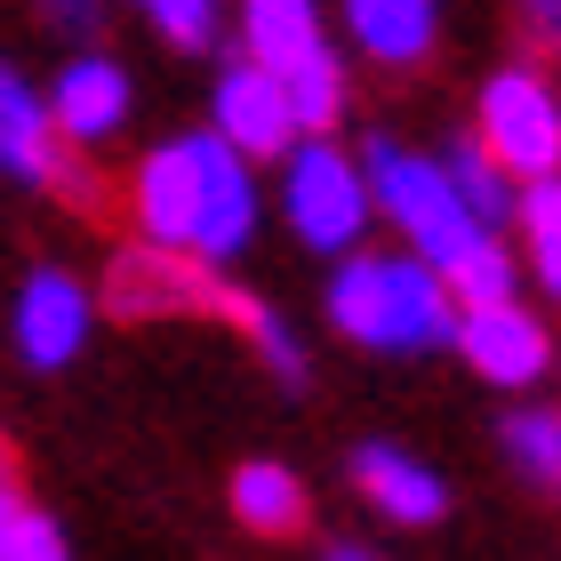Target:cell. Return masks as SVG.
Masks as SVG:
<instances>
[{"label":"cell","mask_w":561,"mask_h":561,"mask_svg":"<svg viewBox=\"0 0 561 561\" xmlns=\"http://www.w3.org/2000/svg\"><path fill=\"white\" fill-rule=\"evenodd\" d=\"M442 169H449V185H457V201H466V209L481 217V225H497V233H505V225H514V176H505L497 161H490V145H481V137H457L449 152H442Z\"/></svg>","instance_id":"19"},{"label":"cell","mask_w":561,"mask_h":561,"mask_svg":"<svg viewBox=\"0 0 561 561\" xmlns=\"http://www.w3.org/2000/svg\"><path fill=\"white\" fill-rule=\"evenodd\" d=\"M225 497H233L241 529H257V538H297V529L313 522V497H305V481H297L289 466H273V457H249Z\"/></svg>","instance_id":"15"},{"label":"cell","mask_w":561,"mask_h":561,"mask_svg":"<svg viewBox=\"0 0 561 561\" xmlns=\"http://www.w3.org/2000/svg\"><path fill=\"white\" fill-rule=\"evenodd\" d=\"M329 321H337V337L369 353H442L457 337V297L417 249L410 257L345 249L329 273Z\"/></svg>","instance_id":"2"},{"label":"cell","mask_w":561,"mask_h":561,"mask_svg":"<svg viewBox=\"0 0 561 561\" xmlns=\"http://www.w3.org/2000/svg\"><path fill=\"white\" fill-rule=\"evenodd\" d=\"M0 176L41 185V193L72 201V209H96V176L72 161V145L57 137V121H48V96L24 81L16 65H0Z\"/></svg>","instance_id":"6"},{"label":"cell","mask_w":561,"mask_h":561,"mask_svg":"<svg viewBox=\"0 0 561 561\" xmlns=\"http://www.w3.org/2000/svg\"><path fill=\"white\" fill-rule=\"evenodd\" d=\"M137 113V89L105 48H72V65L48 81V121L65 145H113Z\"/></svg>","instance_id":"10"},{"label":"cell","mask_w":561,"mask_h":561,"mask_svg":"<svg viewBox=\"0 0 561 561\" xmlns=\"http://www.w3.org/2000/svg\"><path fill=\"white\" fill-rule=\"evenodd\" d=\"M233 33H241V57L265 65V72H289V65L313 57V48H329L321 0H241Z\"/></svg>","instance_id":"14"},{"label":"cell","mask_w":561,"mask_h":561,"mask_svg":"<svg viewBox=\"0 0 561 561\" xmlns=\"http://www.w3.org/2000/svg\"><path fill=\"white\" fill-rule=\"evenodd\" d=\"M0 561H72V546H65V529L48 522L41 505H24V522H16V538H9Z\"/></svg>","instance_id":"23"},{"label":"cell","mask_w":561,"mask_h":561,"mask_svg":"<svg viewBox=\"0 0 561 561\" xmlns=\"http://www.w3.org/2000/svg\"><path fill=\"white\" fill-rule=\"evenodd\" d=\"M514 225H522L529 280L561 305V169H553V176H529V185L514 193Z\"/></svg>","instance_id":"17"},{"label":"cell","mask_w":561,"mask_h":561,"mask_svg":"<svg viewBox=\"0 0 561 561\" xmlns=\"http://www.w3.org/2000/svg\"><path fill=\"white\" fill-rule=\"evenodd\" d=\"M209 313L217 321H233L249 345H257V362L280 377V386H305V377H313V353H305V337L289 321L273 313L265 297H249V289H233V280H217V297H209Z\"/></svg>","instance_id":"16"},{"label":"cell","mask_w":561,"mask_h":561,"mask_svg":"<svg viewBox=\"0 0 561 561\" xmlns=\"http://www.w3.org/2000/svg\"><path fill=\"white\" fill-rule=\"evenodd\" d=\"M129 217L137 241L193 249V257L225 265L257 233V161L233 152L217 129H185L129 169Z\"/></svg>","instance_id":"1"},{"label":"cell","mask_w":561,"mask_h":561,"mask_svg":"<svg viewBox=\"0 0 561 561\" xmlns=\"http://www.w3.org/2000/svg\"><path fill=\"white\" fill-rule=\"evenodd\" d=\"M362 176H369V209L386 217L442 280L497 233V225H481L466 201H457V185H449L442 161H425V152L393 145V137H369V145H362Z\"/></svg>","instance_id":"3"},{"label":"cell","mask_w":561,"mask_h":561,"mask_svg":"<svg viewBox=\"0 0 561 561\" xmlns=\"http://www.w3.org/2000/svg\"><path fill=\"white\" fill-rule=\"evenodd\" d=\"M505 457H514L522 481L561 497V410H514L505 417Z\"/></svg>","instance_id":"20"},{"label":"cell","mask_w":561,"mask_h":561,"mask_svg":"<svg viewBox=\"0 0 561 561\" xmlns=\"http://www.w3.org/2000/svg\"><path fill=\"white\" fill-rule=\"evenodd\" d=\"M345 473H353V490H362V497H369L386 522H401V529H425V522H442V514H449L442 473H433L425 457L393 449V442H362Z\"/></svg>","instance_id":"12"},{"label":"cell","mask_w":561,"mask_h":561,"mask_svg":"<svg viewBox=\"0 0 561 561\" xmlns=\"http://www.w3.org/2000/svg\"><path fill=\"white\" fill-rule=\"evenodd\" d=\"M457 353H466L473 377H490V386H538L546 362H553V337L546 321L529 313L522 297H490V305H457Z\"/></svg>","instance_id":"9"},{"label":"cell","mask_w":561,"mask_h":561,"mask_svg":"<svg viewBox=\"0 0 561 561\" xmlns=\"http://www.w3.org/2000/svg\"><path fill=\"white\" fill-rule=\"evenodd\" d=\"M16 522H24V490H16V481H0V553H9Z\"/></svg>","instance_id":"26"},{"label":"cell","mask_w":561,"mask_h":561,"mask_svg":"<svg viewBox=\"0 0 561 561\" xmlns=\"http://www.w3.org/2000/svg\"><path fill=\"white\" fill-rule=\"evenodd\" d=\"M473 137L490 145V161L529 185V176H553L561 169V96L538 65H505L481 81V113H473Z\"/></svg>","instance_id":"5"},{"label":"cell","mask_w":561,"mask_h":561,"mask_svg":"<svg viewBox=\"0 0 561 561\" xmlns=\"http://www.w3.org/2000/svg\"><path fill=\"white\" fill-rule=\"evenodd\" d=\"M273 81H280V96H289L297 137H337V121H345V65H337V48H313L305 65L273 72Z\"/></svg>","instance_id":"18"},{"label":"cell","mask_w":561,"mask_h":561,"mask_svg":"<svg viewBox=\"0 0 561 561\" xmlns=\"http://www.w3.org/2000/svg\"><path fill=\"white\" fill-rule=\"evenodd\" d=\"M209 129L233 145V152H249V161H280V152L297 145V121H289V96H280V81L265 65H249V57H233L217 72V89H209Z\"/></svg>","instance_id":"11"},{"label":"cell","mask_w":561,"mask_h":561,"mask_svg":"<svg viewBox=\"0 0 561 561\" xmlns=\"http://www.w3.org/2000/svg\"><path fill=\"white\" fill-rule=\"evenodd\" d=\"M522 24L538 48H561V0H522Z\"/></svg>","instance_id":"25"},{"label":"cell","mask_w":561,"mask_h":561,"mask_svg":"<svg viewBox=\"0 0 561 561\" xmlns=\"http://www.w3.org/2000/svg\"><path fill=\"white\" fill-rule=\"evenodd\" d=\"M321 561H377V553H369V546H345V538H337V546H321Z\"/></svg>","instance_id":"27"},{"label":"cell","mask_w":561,"mask_h":561,"mask_svg":"<svg viewBox=\"0 0 561 561\" xmlns=\"http://www.w3.org/2000/svg\"><path fill=\"white\" fill-rule=\"evenodd\" d=\"M41 16H48V33H65V41H89L96 24H105V0H41Z\"/></svg>","instance_id":"24"},{"label":"cell","mask_w":561,"mask_h":561,"mask_svg":"<svg viewBox=\"0 0 561 561\" xmlns=\"http://www.w3.org/2000/svg\"><path fill=\"white\" fill-rule=\"evenodd\" d=\"M514 280H522V257L490 233L466 265L449 273V297H457V305H490V297H514Z\"/></svg>","instance_id":"21"},{"label":"cell","mask_w":561,"mask_h":561,"mask_svg":"<svg viewBox=\"0 0 561 561\" xmlns=\"http://www.w3.org/2000/svg\"><path fill=\"white\" fill-rule=\"evenodd\" d=\"M137 9L161 24V41H169V48H209V41H217L225 0H137Z\"/></svg>","instance_id":"22"},{"label":"cell","mask_w":561,"mask_h":561,"mask_svg":"<svg viewBox=\"0 0 561 561\" xmlns=\"http://www.w3.org/2000/svg\"><path fill=\"white\" fill-rule=\"evenodd\" d=\"M280 217L305 249L321 257H345L362 249L369 233V176H362V152H345L337 137H297L280 152Z\"/></svg>","instance_id":"4"},{"label":"cell","mask_w":561,"mask_h":561,"mask_svg":"<svg viewBox=\"0 0 561 561\" xmlns=\"http://www.w3.org/2000/svg\"><path fill=\"white\" fill-rule=\"evenodd\" d=\"M89 329H96V297H89L65 265H33V273L16 280L9 345H16L24 369H65V362H81Z\"/></svg>","instance_id":"8"},{"label":"cell","mask_w":561,"mask_h":561,"mask_svg":"<svg viewBox=\"0 0 561 561\" xmlns=\"http://www.w3.org/2000/svg\"><path fill=\"white\" fill-rule=\"evenodd\" d=\"M345 33L369 65L410 72V65L433 57V41H442V0H345Z\"/></svg>","instance_id":"13"},{"label":"cell","mask_w":561,"mask_h":561,"mask_svg":"<svg viewBox=\"0 0 561 561\" xmlns=\"http://www.w3.org/2000/svg\"><path fill=\"white\" fill-rule=\"evenodd\" d=\"M217 265L193 249H161V241H129L105 265V313L121 321H161V313H209L217 297Z\"/></svg>","instance_id":"7"},{"label":"cell","mask_w":561,"mask_h":561,"mask_svg":"<svg viewBox=\"0 0 561 561\" xmlns=\"http://www.w3.org/2000/svg\"><path fill=\"white\" fill-rule=\"evenodd\" d=\"M0 481H16V473H9V442H0Z\"/></svg>","instance_id":"28"}]
</instances>
